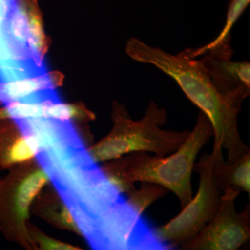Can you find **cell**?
Here are the masks:
<instances>
[{
	"label": "cell",
	"mask_w": 250,
	"mask_h": 250,
	"mask_svg": "<svg viewBox=\"0 0 250 250\" xmlns=\"http://www.w3.org/2000/svg\"><path fill=\"white\" fill-rule=\"evenodd\" d=\"M250 2V0H230L226 23L214 40L202 47L187 49L178 54L188 59H196L201 56L209 55L218 58L231 59L234 52L231 45V29Z\"/></svg>",
	"instance_id": "9c48e42d"
},
{
	"label": "cell",
	"mask_w": 250,
	"mask_h": 250,
	"mask_svg": "<svg viewBox=\"0 0 250 250\" xmlns=\"http://www.w3.org/2000/svg\"><path fill=\"white\" fill-rule=\"evenodd\" d=\"M167 120L165 108L154 101L150 102L144 116L139 121L131 119L125 106L115 103L113 129L90 149V154L97 163L114 160L133 152L170 155L178 149L190 131L163 129Z\"/></svg>",
	"instance_id": "3957f363"
},
{
	"label": "cell",
	"mask_w": 250,
	"mask_h": 250,
	"mask_svg": "<svg viewBox=\"0 0 250 250\" xmlns=\"http://www.w3.org/2000/svg\"><path fill=\"white\" fill-rule=\"evenodd\" d=\"M41 152L39 143L30 134H23L9 143L1 156V165L8 166L30 160Z\"/></svg>",
	"instance_id": "7c38bea8"
},
{
	"label": "cell",
	"mask_w": 250,
	"mask_h": 250,
	"mask_svg": "<svg viewBox=\"0 0 250 250\" xmlns=\"http://www.w3.org/2000/svg\"><path fill=\"white\" fill-rule=\"evenodd\" d=\"M128 56L136 62L150 64L172 77L188 98L208 117L213 128L214 146L211 154L228 153L227 164H232L250 152L238 131V116L246 99L224 95L212 83L202 59H188L167 53L132 38L126 44Z\"/></svg>",
	"instance_id": "6da1fadb"
},
{
	"label": "cell",
	"mask_w": 250,
	"mask_h": 250,
	"mask_svg": "<svg viewBox=\"0 0 250 250\" xmlns=\"http://www.w3.org/2000/svg\"><path fill=\"white\" fill-rule=\"evenodd\" d=\"M141 183V187L139 190L135 188L129 192L127 201L138 213L143 215L149 206L164 197L168 190L156 184L147 182Z\"/></svg>",
	"instance_id": "4fadbf2b"
},
{
	"label": "cell",
	"mask_w": 250,
	"mask_h": 250,
	"mask_svg": "<svg viewBox=\"0 0 250 250\" xmlns=\"http://www.w3.org/2000/svg\"><path fill=\"white\" fill-rule=\"evenodd\" d=\"M204 65L212 83L224 95H237L246 99L250 94V63L231 59L205 55Z\"/></svg>",
	"instance_id": "8992f818"
},
{
	"label": "cell",
	"mask_w": 250,
	"mask_h": 250,
	"mask_svg": "<svg viewBox=\"0 0 250 250\" xmlns=\"http://www.w3.org/2000/svg\"><path fill=\"white\" fill-rule=\"evenodd\" d=\"M62 76L57 72L39 74L0 83V102L4 104L27 101L39 94L55 90L62 84Z\"/></svg>",
	"instance_id": "ba28073f"
},
{
	"label": "cell",
	"mask_w": 250,
	"mask_h": 250,
	"mask_svg": "<svg viewBox=\"0 0 250 250\" xmlns=\"http://www.w3.org/2000/svg\"><path fill=\"white\" fill-rule=\"evenodd\" d=\"M212 137L211 123L200 111L195 127L172 154L151 156L147 152H133L112 160L104 171L122 193L134 190L135 182L154 184L173 192L182 208L192 197V172L197 155Z\"/></svg>",
	"instance_id": "7a4b0ae2"
},
{
	"label": "cell",
	"mask_w": 250,
	"mask_h": 250,
	"mask_svg": "<svg viewBox=\"0 0 250 250\" xmlns=\"http://www.w3.org/2000/svg\"><path fill=\"white\" fill-rule=\"evenodd\" d=\"M213 157L204 154L195 163L194 171L200 174L198 191L182 211L168 223L154 228L156 236L174 250L190 241L214 216L221 199L213 179Z\"/></svg>",
	"instance_id": "277c9868"
},
{
	"label": "cell",
	"mask_w": 250,
	"mask_h": 250,
	"mask_svg": "<svg viewBox=\"0 0 250 250\" xmlns=\"http://www.w3.org/2000/svg\"><path fill=\"white\" fill-rule=\"evenodd\" d=\"M49 179L45 170L33 172L20 183L13 198V208L19 222L25 220L32 202Z\"/></svg>",
	"instance_id": "8fae6325"
},
{
	"label": "cell",
	"mask_w": 250,
	"mask_h": 250,
	"mask_svg": "<svg viewBox=\"0 0 250 250\" xmlns=\"http://www.w3.org/2000/svg\"><path fill=\"white\" fill-rule=\"evenodd\" d=\"M240 195L236 190H225L213 218L196 236L179 247L183 250H237L250 241V204L241 213L235 208Z\"/></svg>",
	"instance_id": "5b68a950"
},
{
	"label": "cell",
	"mask_w": 250,
	"mask_h": 250,
	"mask_svg": "<svg viewBox=\"0 0 250 250\" xmlns=\"http://www.w3.org/2000/svg\"><path fill=\"white\" fill-rule=\"evenodd\" d=\"M22 134H30L37 140L41 152L62 145L82 143L71 122L48 118H34L15 122Z\"/></svg>",
	"instance_id": "52a82bcc"
},
{
	"label": "cell",
	"mask_w": 250,
	"mask_h": 250,
	"mask_svg": "<svg viewBox=\"0 0 250 250\" xmlns=\"http://www.w3.org/2000/svg\"><path fill=\"white\" fill-rule=\"evenodd\" d=\"M39 243L41 246L45 250H76L79 248L62 243V242L56 241L52 238H47L45 236H39Z\"/></svg>",
	"instance_id": "5bb4252c"
},
{
	"label": "cell",
	"mask_w": 250,
	"mask_h": 250,
	"mask_svg": "<svg viewBox=\"0 0 250 250\" xmlns=\"http://www.w3.org/2000/svg\"><path fill=\"white\" fill-rule=\"evenodd\" d=\"M213 157L212 174L218 190L223 193L231 189L240 193L246 192L250 195V152L232 164H227L223 155H213Z\"/></svg>",
	"instance_id": "30bf717a"
},
{
	"label": "cell",
	"mask_w": 250,
	"mask_h": 250,
	"mask_svg": "<svg viewBox=\"0 0 250 250\" xmlns=\"http://www.w3.org/2000/svg\"><path fill=\"white\" fill-rule=\"evenodd\" d=\"M7 119L8 117L4 107L0 108V122H2Z\"/></svg>",
	"instance_id": "9a60e30c"
}]
</instances>
